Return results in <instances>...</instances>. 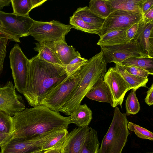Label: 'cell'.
Here are the masks:
<instances>
[{
  "label": "cell",
  "mask_w": 153,
  "mask_h": 153,
  "mask_svg": "<svg viewBox=\"0 0 153 153\" xmlns=\"http://www.w3.org/2000/svg\"><path fill=\"white\" fill-rule=\"evenodd\" d=\"M15 131L13 137L30 139L57 130L67 129L70 117L39 105L27 108L12 117Z\"/></svg>",
  "instance_id": "1"
},
{
  "label": "cell",
  "mask_w": 153,
  "mask_h": 153,
  "mask_svg": "<svg viewBox=\"0 0 153 153\" xmlns=\"http://www.w3.org/2000/svg\"><path fill=\"white\" fill-rule=\"evenodd\" d=\"M67 76L65 66L48 62L36 55L29 59L23 94L29 105H39L45 94Z\"/></svg>",
  "instance_id": "2"
},
{
  "label": "cell",
  "mask_w": 153,
  "mask_h": 153,
  "mask_svg": "<svg viewBox=\"0 0 153 153\" xmlns=\"http://www.w3.org/2000/svg\"><path fill=\"white\" fill-rule=\"evenodd\" d=\"M107 64L103 52L90 58L79 71V80L67 101L59 111L70 115L80 105L87 93L107 71Z\"/></svg>",
  "instance_id": "3"
},
{
  "label": "cell",
  "mask_w": 153,
  "mask_h": 153,
  "mask_svg": "<svg viewBox=\"0 0 153 153\" xmlns=\"http://www.w3.org/2000/svg\"><path fill=\"white\" fill-rule=\"evenodd\" d=\"M128 122L126 113H122L116 107L112 121L102 140L98 153H122L130 134L127 128Z\"/></svg>",
  "instance_id": "4"
},
{
  "label": "cell",
  "mask_w": 153,
  "mask_h": 153,
  "mask_svg": "<svg viewBox=\"0 0 153 153\" xmlns=\"http://www.w3.org/2000/svg\"><path fill=\"white\" fill-rule=\"evenodd\" d=\"M79 79V71L67 76L45 94L39 105L55 111H59L70 97Z\"/></svg>",
  "instance_id": "5"
},
{
  "label": "cell",
  "mask_w": 153,
  "mask_h": 153,
  "mask_svg": "<svg viewBox=\"0 0 153 153\" xmlns=\"http://www.w3.org/2000/svg\"><path fill=\"white\" fill-rule=\"evenodd\" d=\"M73 28L70 25H65L55 20L46 22L34 20L28 35L39 43L56 42L65 40V36Z\"/></svg>",
  "instance_id": "6"
},
{
  "label": "cell",
  "mask_w": 153,
  "mask_h": 153,
  "mask_svg": "<svg viewBox=\"0 0 153 153\" xmlns=\"http://www.w3.org/2000/svg\"><path fill=\"white\" fill-rule=\"evenodd\" d=\"M64 129L51 131L30 139L13 137L1 147L0 153H29L39 149Z\"/></svg>",
  "instance_id": "7"
},
{
  "label": "cell",
  "mask_w": 153,
  "mask_h": 153,
  "mask_svg": "<svg viewBox=\"0 0 153 153\" xmlns=\"http://www.w3.org/2000/svg\"><path fill=\"white\" fill-rule=\"evenodd\" d=\"M143 17L142 12L140 10H115L105 19L98 35L100 37L114 30L129 28L140 22Z\"/></svg>",
  "instance_id": "8"
},
{
  "label": "cell",
  "mask_w": 153,
  "mask_h": 153,
  "mask_svg": "<svg viewBox=\"0 0 153 153\" xmlns=\"http://www.w3.org/2000/svg\"><path fill=\"white\" fill-rule=\"evenodd\" d=\"M9 59L14 87L18 91L23 94L26 86L29 59L17 44L11 49Z\"/></svg>",
  "instance_id": "9"
},
{
  "label": "cell",
  "mask_w": 153,
  "mask_h": 153,
  "mask_svg": "<svg viewBox=\"0 0 153 153\" xmlns=\"http://www.w3.org/2000/svg\"><path fill=\"white\" fill-rule=\"evenodd\" d=\"M103 80L108 86L112 98L111 105L113 108L122 105L126 92L132 89L115 67H111L105 73Z\"/></svg>",
  "instance_id": "10"
},
{
  "label": "cell",
  "mask_w": 153,
  "mask_h": 153,
  "mask_svg": "<svg viewBox=\"0 0 153 153\" xmlns=\"http://www.w3.org/2000/svg\"><path fill=\"white\" fill-rule=\"evenodd\" d=\"M15 88L10 81L0 86V110L11 116L25 109L22 97L16 92Z\"/></svg>",
  "instance_id": "11"
},
{
  "label": "cell",
  "mask_w": 153,
  "mask_h": 153,
  "mask_svg": "<svg viewBox=\"0 0 153 153\" xmlns=\"http://www.w3.org/2000/svg\"><path fill=\"white\" fill-rule=\"evenodd\" d=\"M34 21L29 16H22L0 10V21L3 28L19 38L29 36Z\"/></svg>",
  "instance_id": "12"
},
{
  "label": "cell",
  "mask_w": 153,
  "mask_h": 153,
  "mask_svg": "<svg viewBox=\"0 0 153 153\" xmlns=\"http://www.w3.org/2000/svg\"><path fill=\"white\" fill-rule=\"evenodd\" d=\"M133 40L143 57L153 58V21L144 24L142 18Z\"/></svg>",
  "instance_id": "13"
},
{
  "label": "cell",
  "mask_w": 153,
  "mask_h": 153,
  "mask_svg": "<svg viewBox=\"0 0 153 153\" xmlns=\"http://www.w3.org/2000/svg\"><path fill=\"white\" fill-rule=\"evenodd\" d=\"M100 47L107 63H121L130 58L142 57L138 52L133 40L128 44Z\"/></svg>",
  "instance_id": "14"
},
{
  "label": "cell",
  "mask_w": 153,
  "mask_h": 153,
  "mask_svg": "<svg viewBox=\"0 0 153 153\" xmlns=\"http://www.w3.org/2000/svg\"><path fill=\"white\" fill-rule=\"evenodd\" d=\"M88 126L78 127L68 133L61 149V153H80L90 129Z\"/></svg>",
  "instance_id": "15"
},
{
  "label": "cell",
  "mask_w": 153,
  "mask_h": 153,
  "mask_svg": "<svg viewBox=\"0 0 153 153\" xmlns=\"http://www.w3.org/2000/svg\"><path fill=\"white\" fill-rule=\"evenodd\" d=\"M128 28L116 30L105 33L100 37L97 44L101 47L129 43L131 41L129 40L126 36Z\"/></svg>",
  "instance_id": "16"
},
{
  "label": "cell",
  "mask_w": 153,
  "mask_h": 153,
  "mask_svg": "<svg viewBox=\"0 0 153 153\" xmlns=\"http://www.w3.org/2000/svg\"><path fill=\"white\" fill-rule=\"evenodd\" d=\"M103 77L99 79L85 97L92 100L108 103L111 105V94L108 86L104 81Z\"/></svg>",
  "instance_id": "17"
},
{
  "label": "cell",
  "mask_w": 153,
  "mask_h": 153,
  "mask_svg": "<svg viewBox=\"0 0 153 153\" xmlns=\"http://www.w3.org/2000/svg\"><path fill=\"white\" fill-rule=\"evenodd\" d=\"M35 44L34 50L38 52L37 55L39 58L48 62L62 65L58 58L53 42L44 41Z\"/></svg>",
  "instance_id": "18"
},
{
  "label": "cell",
  "mask_w": 153,
  "mask_h": 153,
  "mask_svg": "<svg viewBox=\"0 0 153 153\" xmlns=\"http://www.w3.org/2000/svg\"><path fill=\"white\" fill-rule=\"evenodd\" d=\"M58 58L62 65H65L72 60L80 55L78 51H76L73 45H68L65 39L53 42Z\"/></svg>",
  "instance_id": "19"
},
{
  "label": "cell",
  "mask_w": 153,
  "mask_h": 153,
  "mask_svg": "<svg viewBox=\"0 0 153 153\" xmlns=\"http://www.w3.org/2000/svg\"><path fill=\"white\" fill-rule=\"evenodd\" d=\"M146 0H105L111 13L117 10H140L142 12Z\"/></svg>",
  "instance_id": "20"
},
{
  "label": "cell",
  "mask_w": 153,
  "mask_h": 153,
  "mask_svg": "<svg viewBox=\"0 0 153 153\" xmlns=\"http://www.w3.org/2000/svg\"><path fill=\"white\" fill-rule=\"evenodd\" d=\"M70 115L71 123H73L78 127L88 126L92 119V111L85 104L81 105Z\"/></svg>",
  "instance_id": "21"
},
{
  "label": "cell",
  "mask_w": 153,
  "mask_h": 153,
  "mask_svg": "<svg viewBox=\"0 0 153 153\" xmlns=\"http://www.w3.org/2000/svg\"><path fill=\"white\" fill-rule=\"evenodd\" d=\"M73 15L78 17L84 22L99 30L102 27L105 20L92 12L87 6L78 8Z\"/></svg>",
  "instance_id": "22"
},
{
  "label": "cell",
  "mask_w": 153,
  "mask_h": 153,
  "mask_svg": "<svg viewBox=\"0 0 153 153\" xmlns=\"http://www.w3.org/2000/svg\"><path fill=\"white\" fill-rule=\"evenodd\" d=\"M115 68L132 89L137 90L144 87L147 88L146 84L149 81L148 78H144L131 74L125 70L118 63L115 62Z\"/></svg>",
  "instance_id": "23"
},
{
  "label": "cell",
  "mask_w": 153,
  "mask_h": 153,
  "mask_svg": "<svg viewBox=\"0 0 153 153\" xmlns=\"http://www.w3.org/2000/svg\"><path fill=\"white\" fill-rule=\"evenodd\" d=\"M100 144L97 131L90 127L80 153H98Z\"/></svg>",
  "instance_id": "24"
},
{
  "label": "cell",
  "mask_w": 153,
  "mask_h": 153,
  "mask_svg": "<svg viewBox=\"0 0 153 153\" xmlns=\"http://www.w3.org/2000/svg\"><path fill=\"white\" fill-rule=\"evenodd\" d=\"M122 65L137 67L145 70L150 75H153V58L132 57L121 63Z\"/></svg>",
  "instance_id": "25"
},
{
  "label": "cell",
  "mask_w": 153,
  "mask_h": 153,
  "mask_svg": "<svg viewBox=\"0 0 153 153\" xmlns=\"http://www.w3.org/2000/svg\"><path fill=\"white\" fill-rule=\"evenodd\" d=\"M88 8L95 15L104 19L111 13L105 0H91Z\"/></svg>",
  "instance_id": "26"
},
{
  "label": "cell",
  "mask_w": 153,
  "mask_h": 153,
  "mask_svg": "<svg viewBox=\"0 0 153 153\" xmlns=\"http://www.w3.org/2000/svg\"><path fill=\"white\" fill-rule=\"evenodd\" d=\"M13 9V13L22 16H29L30 11L32 9L31 0H11Z\"/></svg>",
  "instance_id": "27"
},
{
  "label": "cell",
  "mask_w": 153,
  "mask_h": 153,
  "mask_svg": "<svg viewBox=\"0 0 153 153\" xmlns=\"http://www.w3.org/2000/svg\"><path fill=\"white\" fill-rule=\"evenodd\" d=\"M69 23L77 30L91 34H99V29L84 22L78 17L73 15L70 17Z\"/></svg>",
  "instance_id": "28"
},
{
  "label": "cell",
  "mask_w": 153,
  "mask_h": 153,
  "mask_svg": "<svg viewBox=\"0 0 153 153\" xmlns=\"http://www.w3.org/2000/svg\"><path fill=\"white\" fill-rule=\"evenodd\" d=\"M68 133L67 129H64L58 134L41 147L42 150L45 151L53 148H62Z\"/></svg>",
  "instance_id": "29"
},
{
  "label": "cell",
  "mask_w": 153,
  "mask_h": 153,
  "mask_svg": "<svg viewBox=\"0 0 153 153\" xmlns=\"http://www.w3.org/2000/svg\"><path fill=\"white\" fill-rule=\"evenodd\" d=\"M136 90L132 89L126 101V115L135 114L140 110V105L136 94Z\"/></svg>",
  "instance_id": "30"
},
{
  "label": "cell",
  "mask_w": 153,
  "mask_h": 153,
  "mask_svg": "<svg viewBox=\"0 0 153 153\" xmlns=\"http://www.w3.org/2000/svg\"><path fill=\"white\" fill-rule=\"evenodd\" d=\"M88 60L81 57L77 56L69 63L65 65L67 76L72 75L79 71L87 63Z\"/></svg>",
  "instance_id": "31"
},
{
  "label": "cell",
  "mask_w": 153,
  "mask_h": 153,
  "mask_svg": "<svg viewBox=\"0 0 153 153\" xmlns=\"http://www.w3.org/2000/svg\"><path fill=\"white\" fill-rule=\"evenodd\" d=\"M14 131L12 117L0 110V132L10 134L14 133Z\"/></svg>",
  "instance_id": "32"
},
{
  "label": "cell",
  "mask_w": 153,
  "mask_h": 153,
  "mask_svg": "<svg viewBox=\"0 0 153 153\" xmlns=\"http://www.w3.org/2000/svg\"><path fill=\"white\" fill-rule=\"evenodd\" d=\"M127 128L140 138L151 141L153 140V133L145 128L130 122L128 123Z\"/></svg>",
  "instance_id": "33"
},
{
  "label": "cell",
  "mask_w": 153,
  "mask_h": 153,
  "mask_svg": "<svg viewBox=\"0 0 153 153\" xmlns=\"http://www.w3.org/2000/svg\"><path fill=\"white\" fill-rule=\"evenodd\" d=\"M118 63L127 71L134 75L147 78L149 75H150L149 72L143 69L135 66L123 65Z\"/></svg>",
  "instance_id": "34"
},
{
  "label": "cell",
  "mask_w": 153,
  "mask_h": 153,
  "mask_svg": "<svg viewBox=\"0 0 153 153\" xmlns=\"http://www.w3.org/2000/svg\"><path fill=\"white\" fill-rule=\"evenodd\" d=\"M8 39L0 38V74L3 71L4 60L6 56V48Z\"/></svg>",
  "instance_id": "35"
},
{
  "label": "cell",
  "mask_w": 153,
  "mask_h": 153,
  "mask_svg": "<svg viewBox=\"0 0 153 153\" xmlns=\"http://www.w3.org/2000/svg\"><path fill=\"white\" fill-rule=\"evenodd\" d=\"M139 22L136 23L129 27L126 32V36L129 40H133L137 31Z\"/></svg>",
  "instance_id": "36"
},
{
  "label": "cell",
  "mask_w": 153,
  "mask_h": 153,
  "mask_svg": "<svg viewBox=\"0 0 153 153\" xmlns=\"http://www.w3.org/2000/svg\"><path fill=\"white\" fill-rule=\"evenodd\" d=\"M145 101L149 106L153 104V84H152L148 90L147 91V94L145 99Z\"/></svg>",
  "instance_id": "37"
},
{
  "label": "cell",
  "mask_w": 153,
  "mask_h": 153,
  "mask_svg": "<svg viewBox=\"0 0 153 153\" xmlns=\"http://www.w3.org/2000/svg\"><path fill=\"white\" fill-rule=\"evenodd\" d=\"M143 19L144 24L153 21V7L143 15Z\"/></svg>",
  "instance_id": "38"
},
{
  "label": "cell",
  "mask_w": 153,
  "mask_h": 153,
  "mask_svg": "<svg viewBox=\"0 0 153 153\" xmlns=\"http://www.w3.org/2000/svg\"><path fill=\"white\" fill-rule=\"evenodd\" d=\"M14 133L10 134L0 132V147L6 144L13 137Z\"/></svg>",
  "instance_id": "39"
},
{
  "label": "cell",
  "mask_w": 153,
  "mask_h": 153,
  "mask_svg": "<svg viewBox=\"0 0 153 153\" xmlns=\"http://www.w3.org/2000/svg\"><path fill=\"white\" fill-rule=\"evenodd\" d=\"M153 7V0H146L143 4L142 13L143 15L146 11Z\"/></svg>",
  "instance_id": "40"
},
{
  "label": "cell",
  "mask_w": 153,
  "mask_h": 153,
  "mask_svg": "<svg viewBox=\"0 0 153 153\" xmlns=\"http://www.w3.org/2000/svg\"><path fill=\"white\" fill-rule=\"evenodd\" d=\"M46 0H31L33 9L42 5Z\"/></svg>",
  "instance_id": "41"
},
{
  "label": "cell",
  "mask_w": 153,
  "mask_h": 153,
  "mask_svg": "<svg viewBox=\"0 0 153 153\" xmlns=\"http://www.w3.org/2000/svg\"><path fill=\"white\" fill-rule=\"evenodd\" d=\"M62 148H53L43 151L42 153H61Z\"/></svg>",
  "instance_id": "42"
},
{
  "label": "cell",
  "mask_w": 153,
  "mask_h": 153,
  "mask_svg": "<svg viewBox=\"0 0 153 153\" xmlns=\"http://www.w3.org/2000/svg\"><path fill=\"white\" fill-rule=\"evenodd\" d=\"M10 1L11 0H0V10L4 7L9 6Z\"/></svg>",
  "instance_id": "43"
},
{
  "label": "cell",
  "mask_w": 153,
  "mask_h": 153,
  "mask_svg": "<svg viewBox=\"0 0 153 153\" xmlns=\"http://www.w3.org/2000/svg\"><path fill=\"white\" fill-rule=\"evenodd\" d=\"M43 152V151L42 150L40 149H39L29 153H42Z\"/></svg>",
  "instance_id": "44"
},
{
  "label": "cell",
  "mask_w": 153,
  "mask_h": 153,
  "mask_svg": "<svg viewBox=\"0 0 153 153\" xmlns=\"http://www.w3.org/2000/svg\"><path fill=\"white\" fill-rule=\"evenodd\" d=\"M146 153H153V152H147Z\"/></svg>",
  "instance_id": "45"
}]
</instances>
